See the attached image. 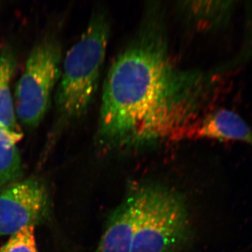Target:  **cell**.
Instances as JSON below:
<instances>
[{
  "label": "cell",
  "instance_id": "obj_1",
  "mask_svg": "<svg viewBox=\"0 0 252 252\" xmlns=\"http://www.w3.org/2000/svg\"><path fill=\"white\" fill-rule=\"evenodd\" d=\"M215 84L213 74L175 62L165 10L151 2L104 79L96 143L127 152L176 140L200 118Z\"/></svg>",
  "mask_w": 252,
  "mask_h": 252
},
{
  "label": "cell",
  "instance_id": "obj_2",
  "mask_svg": "<svg viewBox=\"0 0 252 252\" xmlns=\"http://www.w3.org/2000/svg\"><path fill=\"white\" fill-rule=\"evenodd\" d=\"M110 32L108 13L102 8L96 9L79 39L63 57L54 96L53 137L77 124L90 108L98 90Z\"/></svg>",
  "mask_w": 252,
  "mask_h": 252
},
{
  "label": "cell",
  "instance_id": "obj_3",
  "mask_svg": "<svg viewBox=\"0 0 252 252\" xmlns=\"http://www.w3.org/2000/svg\"><path fill=\"white\" fill-rule=\"evenodd\" d=\"M131 192L137 208L131 252H177L188 244L190 220L180 194L154 183L139 186Z\"/></svg>",
  "mask_w": 252,
  "mask_h": 252
},
{
  "label": "cell",
  "instance_id": "obj_4",
  "mask_svg": "<svg viewBox=\"0 0 252 252\" xmlns=\"http://www.w3.org/2000/svg\"><path fill=\"white\" fill-rule=\"evenodd\" d=\"M63 59L62 46L56 36H44L33 46L14 91L18 124L34 129L42 122L61 77Z\"/></svg>",
  "mask_w": 252,
  "mask_h": 252
},
{
  "label": "cell",
  "instance_id": "obj_5",
  "mask_svg": "<svg viewBox=\"0 0 252 252\" xmlns=\"http://www.w3.org/2000/svg\"><path fill=\"white\" fill-rule=\"evenodd\" d=\"M50 210L49 192L41 181L18 180L0 189V237L39 224L49 217Z\"/></svg>",
  "mask_w": 252,
  "mask_h": 252
},
{
  "label": "cell",
  "instance_id": "obj_6",
  "mask_svg": "<svg viewBox=\"0 0 252 252\" xmlns=\"http://www.w3.org/2000/svg\"><path fill=\"white\" fill-rule=\"evenodd\" d=\"M183 139L233 141L248 144L252 148V129L238 113L220 108L197 119L176 140Z\"/></svg>",
  "mask_w": 252,
  "mask_h": 252
},
{
  "label": "cell",
  "instance_id": "obj_7",
  "mask_svg": "<svg viewBox=\"0 0 252 252\" xmlns=\"http://www.w3.org/2000/svg\"><path fill=\"white\" fill-rule=\"evenodd\" d=\"M136 214L135 199L130 191L109 217L95 252H131Z\"/></svg>",
  "mask_w": 252,
  "mask_h": 252
},
{
  "label": "cell",
  "instance_id": "obj_8",
  "mask_svg": "<svg viewBox=\"0 0 252 252\" xmlns=\"http://www.w3.org/2000/svg\"><path fill=\"white\" fill-rule=\"evenodd\" d=\"M235 4L232 1H183L176 6L189 27L209 32L218 31L228 24Z\"/></svg>",
  "mask_w": 252,
  "mask_h": 252
},
{
  "label": "cell",
  "instance_id": "obj_9",
  "mask_svg": "<svg viewBox=\"0 0 252 252\" xmlns=\"http://www.w3.org/2000/svg\"><path fill=\"white\" fill-rule=\"evenodd\" d=\"M17 65V57L10 46L0 47V127L18 140L23 137L15 111L11 84Z\"/></svg>",
  "mask_w": 252,
  "mask_h": 252
},
{
  "label": "cell",
  "instance_id": "obj_10",
  "mask_svg": "<svg viewBox=\"0 0 252 252\" xmlns=\"http://www.w3.org/2000/svg\"><path fill=\"white\" fill-rule=\"evenodd\" d=\"M19 140L0 127V189L18 181L23 171Z\"/></svg>",
  "mask_w": 252,
  "mask_h": 252
},
{
  "label": "cell",
  "instance_id": "obj_11",
  "mask_svg": "<svg viewBox=\"0 0 252 252\" xmlns=\"http://www.w3.org/2000/svg\"><path fill=\"white\" fill-rule=\"evenodd\" d=\"M34 231L35 225L23 227L10 235L7 241L0 248V252H39Z\"/></svg>",
  "mask_w": 252,
  "mask_h": 252
}]
</instances>
